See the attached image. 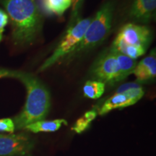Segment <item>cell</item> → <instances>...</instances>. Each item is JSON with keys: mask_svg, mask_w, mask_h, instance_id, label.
Segmentation results:
<instances>
[{"mask_svg": "<svg viewBox=\"0 0 156 156\" xmlns=\"http://www.w3.org/2000/svg\"><path fill=\"white\" fill-rule=\"evenodd\" d=\"M9 77L18 80L27 90L25 106L13 121L15 128L21 129L32 123L44 120L49 112L51 106L50 93L47 87L30 73L10 71Z\"/></svg>", "mask_w": 156, "mask_h": 156, "instance_id": "cell-2", "label": "cell"}, {"mask_svg": "<svg viewBox=\"0 0 156 156\" xmlns=\"http://www.w3.org/2000/svg\"><path fill=\"white\" fill-rule=\"evenodd\" d=\"M106 84L98 80H88L83 87L84 96L90 99H98L102 96Z\"/></svg>", "mask_w": 156, "mask_h": 156, "instance_id": "cell-15", "label": "cell"}, {"mask_svg": "<svg viewBox=\"0 0 156 156\" xmlns=\"http://www.w3.org/2000/svg\"><path fill=\"white\" fill-rule=\"evenodd\" d=\"M114 12L113 2L108 1L103 4L92 18L82 40L64 59L65 61L73 59L100 45L107 38L112 29Z\"/></svg>", "mask_w": 156, "mask_h": 156, "instance_id": "cell-3", "label": "cell"}, {"mask_svg": "<svg viewBox=\"0 0 156 156\" xmlns=\"http://www.w3.org/2000/svg\"><path fill=\"white\" fill-rule=\"evenodd\" d=\"M67 125V122L64 119H56L52 121H38L32 123L24 128L27 131L38 132H54L57 131L62 125Z\"/></svg>", "mask_w": 156, "mask_h": 156, "instance_id": "cell-13", "label": "cell"}, {"mask_svg": "<svg viewBox=\"0 0 156 156\" xmlns=\"http://www.w3.org/2000/svg\"><path fill=\"white\" fill-rule=\"evenodd\" d=\"M91 20V17L85 19L77 18V20L72 22L73 24L68 28L67 33L57 45L53 53L39 67L38 72H44L49 69L57 62L63 60L82 40Z\"/></svg>", "mask_w": 156, "mask_h": 156, "instance_id": "cell-4", "label": "cell"}, {"mask_svg": "<svg viewBox=\"0 0 156 156\" xmlns=\"http://www.w3.org/2000/svg\"><path fill=\"white\" fill-rule=\"evenodd\" d=\"M15 124L11 119H0V132H6L12 133L15 131Z\"/></svg>", "mask_w": 156, "mask_h": 156, "instance_id": "cell-17", "label": "cell"}, {"mask_svg": "<svg viewBox=\"0 0 156 156\" xmlns=\"http://www.w3.org/2000/svg\"><path fill=\"white\" fill-rule=\"evenodd\" d=\"M96 116L97 112L95 110H91L86 112L81 118L77 120L75 125L72 128V130L75 131L76 133H82L89 127L91 122L95 119Z\"/></svg>", "mask_w": 156, "mask_h": 156, "instance_id": "cell-16", "label": "cell"}, {"mask_svg": "<svg viewBox=\"0 0 156 156\" xmlns=\"http://www.w3.org/2000/svg\"><path fill=\"white\" fill-rule=\"evenodd\" d=\"M139 83L147 82L153 80L156 76V55L155 51L136 64L133 73Z\"/></svg>", "mask_w": 156, "mask_h": 156, "instance_id": "cell-10", "label": "cell"}, {"mask_svg": "<svg viewBox=\"0 0 156 156\" xmlns=\"http://www.w3.org/2000/svg\"><path fill=\"white\" fill-rule=\"evenodd\" d=\"M9 19L7 14L2 9H0V42L2 40L3 33L6 25L8 23Z\"/></svg>", "mask_w": 156, "mask_h": 156, "instance_id": "cell-19", "label": "cell"}, {"mask_svg": "<svg viewBox=\"0 0 156 156\" xmlns=\"http://www.w3.org/2000/svg\"><path fill=\"white\" fill-rule=\"evenodd\" d=\"M9 73H10V70L5 69H0V78L9 77Z\"/></svg>", "mask_w": 156, "mask_h": 156, "instance_id": "cell-20", "label": "cell"}, {"mask_svg": "<svg viewBox=\"0 0 156 156\" xmlns=\"http://www.w3.org/2000/svg\"><path fill=\"white\" fill-rule=\"evenodd\" d=\"M156 8V0H132L128 15L132 20L147 23L153 19Z\"/></svg>", "mask_w": 156, "mask_h": 156, "instance_id": "cell-9", "label": "cell"}, {"mask_svg": "<svg viewBox=\"0 0 156 156\" xmlns=\"http://www.w3.org/2000/svg\"><path fill=\"white\" fill-rule=\"evenodd\" d=\"M144 90L139 83L132 88L121 93H115L103 103L99 108L101 116L108 114L112 110L132 106L139 101L144 95Z\"/></svg>", "mask_w": 156, "mask_h": 156, "instance_id": "cell-7", "label": "cell"}, {"mask_svg": "<svg viewBox=\"0 0 156 156\" xmlns=\"http://www.w3.org/2000/svg\"><path fill=\"white\" fill-rule=\"evenodd\" d=\"M34 143L25 133L0 134V156H30Z\"/></svg>", "mask_w": 156, "mask_h": 156, "instance_id": "cell-6", "label": "cell"}, {"mask_svg": "<svg viewBox=\"0 0 156 156\" xmlns=\"http://www.w3.org/2000/svg\"><path fill=\"white\" fill-rule=\"evenodd\" d=\"M111 50L122 54L136 60L138 57L144 55L147 49L142 46L126 44L122 39L116 37L112 44V47Z\"/></svg>", "mask_w": 156, "mask_h": 156, "instance_id": "cell-12", "label": "cell"}, {"mask_svg": "<svg viewBox=\"0 0 156 156\" xmlns=\"http://www.w3.org/2000/svg\"><path fill=\"white\" fill-rule=\"evenodd\" d=\"M114 52L115 56H116L119 67L121 75H122V79L124 80L129 75L133 73L134 68H135L137 63H136L135 59H133V58L129 57V56L126 55H124L122 54L118 53V52Z\"/></svg>", "mask_w": 156, "mask_h": 156, "instance_id": "cell-14", "label": "cell"}, {"mask_svg": "<svg viewBox=\"0 0 156 156\" xmlns=\"http://www.w3.org/2000/svg\"><path fill=\"white\" fill-rule=\"evenodd\" d=\"M39 10L48 15L62 16L70 7L71 0H36Z\"/></svg>", "mask_w": 156, "mask_h": 156, "instance_id": "cell-11", "label": "cell"}, {"mask_svg": "<svg viewBox=\"0 0 156 156\" xmlns=\"http://www.w3.org/2000/svg\"><path fill=\"white\" fill-rule=\"evenodd\" d=\"M16 46L32 44L41 28V16L36 0H2Z\"/></svg>", "mask_w": 156, "mask_h": 156, "instance_id": "cell-1", "label": "cell"}, {"mask_svg": "<svg viewBox=\"0 0 156 156\" xmlns=\"http://www.w3.org/2000/svg\"><path fill=\"white\" fill-rule=\"evenodd\" d=\"M90 75L95 80L104 84H115L123 80L116 56L112 50L97 58L91 67Z\"/></svg>", "mask_w": 156, "mask_h": 156, "instance_id": "cell-5", "label": "cell"}, {"mask_svg": "<svg viewBox=\"0 0 156 156\" xmlns=\"http://www.w3.org/2000/svg\"><path fill=\"white\" fill-rule=\"evenodd\" d=\"M72 1V20H75V18H78L77 15L80 10L84 0H71ZM72 21V22H73Z\"/></svg>", "mask_w": 156, "mask_h": 156, "instance_id": "cell-18", "label": "cell"}, {"mask_svg": "<svg viewBox=\"0 0 156 156\" xmlns=\"http://www.w3.org/2000/svg\"><path fill=\"white\" fill-rule=\"evenodd\" d=\"M116 37L126 44L142 46L147 49L152 40V34L150 29L145 25L127 23L122 26Z\"/></svg>", "mask_w": 156, "mask_h": 156, "instance_id": "cell-8", "label": "cell"}]
</instances>
